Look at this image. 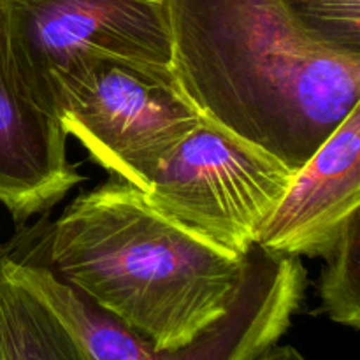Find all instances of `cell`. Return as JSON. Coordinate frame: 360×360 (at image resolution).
<instances>
[{
  "label": "cell",
  "instance_id": "cell-1",
  "mask_svg": "<svg viewBox=\"0 0 360 360\" xmlns=\"http://www.w3.org/2000/svg\"><path fill=\"white\" fill-rule=\"evenodd\" d=\"M172 72L204 120L301 169L360 105V56L302 34L281 0H165Z\"/></svg>",
  "mask_w": 360,
  "mask_h": 360
},
{
  "label": "cell",
  "instance_id": "cell-2",
  "mask_svg": "<svg viewBox=\"0 0 360 360\" xmlns=\"http://www.w3.org/2000/svg\"><path fill=\"white\" fill-rule=\"evenodd\" d=\"M49 269L157 350L190 343L227 309L245 257L155 210L112 179L77 195L48 234Z\"/></svg>",
  "mask_w": 360,
  "mask_h": 360
},
{
  "label": "cell",
  "instance_id": "cell-3",
  "mask_svg": "<svg viewBox=\"0 0 360 360\" xmlns=\"http://www.w3.org/2000/svg\"><path fill=\"white\" fill-rule=\"evenodd\" d=\"M56 118L112 176L146 193L202 116L172 67L102 58L60 83Z\"/></svg>",
  "mask_w": 360,
  "mask_h": 360
},
{
  "label": "cell",
  "instance_id": "cell-4",
  "mask_svg": "<svg viewBox=\"0 0 360 360\" xmlns=\"http://www.w3.org/2000/svg\"><path fill=\"white\" fill-rule=\"evenodd\" d=\"M25 91L55 115L60 83L102 58L172 67L165 0H0Z\"/></svg>",
  "mask_w": 360,
  "mask_h": 360
},
{
  "label": "cell",
  "instance_id": "cell-5",
  "mask_svg": "<svg viewBox=\"0 0 360 360\" xmlns=\"http://www.w3.org/2000/svg\"><path fill=\"white\" fill-rule=\"evenodd\" d=\"M294 172L267 151L202 118L162 165L144 197L193 234L246 257Z\"/></svg>",
  "mask_w": 360,
  "mask_h": 360
},
{
  "label": "cell",
  "instance_id": "cell-6",
  "mask_svg": "<svg viewBox=\"0 0 360 360\" xmlns=\"http://www.w3.org/2000/svg\"><path fill=\"white\" fill-rule=\"evenodd\" d=\"M355 211H360V105L294 172L255 245L276 255L323 259Z\"/></svg>",
  "mask_w": 360,
  "mask_h": 360
},
{
  "label": "cell",
  "instance_id": "cell-7",
  "mask_svg": "<svg viewBox=\"0 0 360 360\" xmlns=\"http://www.w3.org/2000/svg\"><path fill=\"white\" fill-rule=\"evenodd\" d=\"M83 179L67 157L60 120L35 104L14 70L0 2V204L25 221L58 204Z\"/></svg>",
  "mask_w": 360,
  "mask_h": 360
},
{
  "label": "cell",
  "instance_id": "cell-8",
  "mask_svg": "<svg viewBox=\"0 0 360 360\" xmlns=\"http://www.w3.org/2000/svg\"><path fill=\"white\" fill-rule=\"evenodd\" d=\"M304 290L301 259L255 245L224 315L190 343L157 350L151 360H255L287 333Z\"/></svg>",
  "mask_w": 360,
  "mask_h": 360
},
{
  "label": "cell",
  "instance_id": "cell-9",
  "mask_svg": "<svg viewBox=\"0 0 360 360\" xmlns=\"http://www.w3.org/2000/svg\"><path fill=\"white\" fill-rule=\"evenodd\" d=\"M0 360H84L56 316L2 269Z\"/></svg>",
  "mask_w": 360,
  "mask_h": 360
},
{
  "label": "cell",
  "instance_id": "cell-10",
  "mask_svg": "<svg viewBox=\"0 0 360 360\" xmlns=\"http://www.w3.org/2000/svg\"><path fill=\"white\" fill-rule=\"evenodd\" d=\"M319 294L322 311L340 326L360 329V211H355L326 257Z\"/></svg>",
  "mask_w": 360,
  "mask_h": 360
},
{
  "label": "cell",
  "instance_id": "cell-11",
  "mask_svg": "<svg viewBox=\"0 0 360 360\" xmlns=\"http://www.w3.org/2000/svg\"><path fill=\"white\" fill-rule=\"evenodd\" d=\"M281 6L313 42L360 56V0H281Z\"/></svg>",
  "mask_w": 360,
  "mask_h": 360
},
{
  "label": "cell",
  "instance_id": "cell-12",
  "mask_svg": "<svg viewBox=\"0 0 360 360\" xmlns=\"http://www.w3.org/2000/svg\"><path fill=\"white\" fill-rule=\"evenodd\" d=\"M255 360H308L297 348L290 345H273L264 354H260Z\"/></svg>",
  "mask_w": 360,
  "mask_h": 360
}]
</instances>
